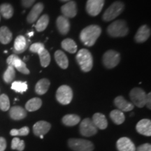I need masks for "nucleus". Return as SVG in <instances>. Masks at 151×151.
I'll return each instance as SVG.
<instances>
[{"label": "nucleus", "instance_id": "nucleus-1", "mask_svg": "<svg viewBox=\"0 0 151 151\" xmlns=\"http://www.w3.org/2000/svg\"><path fill=\"white\" fill-rule=\"evenodd\" d=\"M101 33V28L96 24L88 26L80 34V39L85 46H92Z\"/></svg>", "mask_w": 151, "mask_h": 151}, {"label": "nucleus", "instance_id": "nucleus-2", "mask_svg": "<svg viewBox=\"0 0 151 151\" xmlns=\"http://www.w3.org/2000/svg\"><path fill=\"white\" fill-rule=\"evenodd\" d=\"M76 60L83 71L89 72L91 71L93 67V58L89 50L81 49L76 56Z\"/></svg>", "mask_w": 151, "mask_h": 151}, {"label": "nucleus", "instance_id": "nucleus-3", "mask_svg": "<svg viewBox=\"0 0 151 151\" xmlns=\"http://www.w3.org/2000/svg\"><path fill=\"white\" fill-rule=\"evenodd\" d=\"M107 32L111 37H123L129 32L127 23L123 20L113 22L107 28Z\"/></svg>", "mask_w": 151, "mask_h": 151}, {"label": "nucleus", "instance_id": "nucleus-4", "mask_svg": "<svg viewBox=\"0 0 151 151\" xmlns=\"http://www.w3.org/2000/svg\"><path fill=\"white\" fill-rule=\"evenodd\" d=\"M124 5L121 1H115L106 10L102 18L105 21L109 22L114 20L124 10Z\"/></svg>", "mask_w": 151, "mask_h": 151}, {"label": "nucleus", "instance_id": "nucleus-5", "mask_svg": "<svg viewBox=\"0 0 151 151\" xmlns=\"http://www.w3.org/2000/svg\"><path fill=\"white\" fill-rule=\"evenodd\" d=\"M69 148L74 151H92L94 145L91 141L81 139H70L68 141Z\"/></svg>", "mask_w": 151, "mask_h": 151}, {"label": "nucleus", "instance_id": "nucleus-6", "mask_svg": "<svg viewBox=\"0 0 151 151\" xmlns=\"http://www.w3.org/2000/svg\"><path fill=\"white\" fill-rule=\"evenodd\" d=\"M56 99L62 105H67L71 103L73 99V91L68 86H60L56 92Z\"/></svg>", "mask_w": 151, "mask_h": 151}, {"label": "nucleus", "instance_id": "nucleus-7", "mask_svg": "<svg viewBox=\"0 0 151 151\" xmlns=\"http://www.w3.org/2000/svg\"><path fill=\"white\" fill-rule=\"evenodd\" d=\"M147 94L141 88H133L129 93L130 99L132 100V104L137 106L139 108H143L146 106Z\"/></svg>", "mask_w": 151, "mask_h": 151}, {"label": "nucleus", "instance_id": "nucleus-8", "mask_svg": "<svg viewBox=\"0 0 151 151\" xmlns=\"http://www.w3.org/2000/svg\"><path fill=\"white\" fill-rule=\"evenodd\" d=\"M102 61L104 65L108 69L116 67L120 61V55L116 50H109L104 54Z\"/></svg>", "mask_w": 151, "mask_h": 151}, {"label": "nucleus", "instance_id": "nucleus-9", "mask_svg": "<svg viewBox=\"0 0 151 151\" xmlns=\"http://www.w3.org/2000/svg\"><path fill=\"white\" fill-rule=\"evenodd\" d=\"M7 64L9 66H12L18 70L19 72L23 73V74H29V70L27 68L26 64L20 59L16 54L11 55L6 60Z\"/></svg>", "mask_w": 151, "mask_h": 151}, {"label": "nucleus", "instance_id": "nucleus-10", "mask_svg": "<svg viewBox=\"0 0 151 151\" xmlns=\"http://www.w3.org/2000/svg\"><path fill=\"white\" fill-rule=\"evenodd\" d=\"M97 128L94 126L92 120L90 118H85L80 124V133L84 137H89L96 134Z\"/></svg>", "mask_w": 151, "mask_h": 151}, {"label": "nucleus", "instance_id": "nucleus-11", "mask_svg": "<svg viewBox=\"0 0 151 151\" xmlns=\"http://www.w3.org/2000/svg\"><path fill=\"white\" fill-rule=\"evenodd\" d=\"M104 5V0H88L86 3V11L91 16L99 15Z\"/></svg>", "mask_w": 151, "mask_h": 151}, {"label": "nucleus", "instance_id": "nucleus-12", "mask_svg": "<svg viewBox=\"0 0 151 151\" xmlns=\"http://www.w3.org/2000/svg\"><path fill=\"white\" fill-rule=\"evenodd\" d=\"M61 11L63 16L67 18H71L76 16L77 6L73 1H69L61 7Z\"/></svg>", "mask_w": 151, "mask_h": 151}, {"label": "nucleus", "instance_id": "nucleus-13", "mask_svg": "<svg viewBox=\"0 0 151 151\" xmlns=\"http://www.w3.org/2000/svg\"><path fill=\"white\" fill-rule=\"evenodd\" d=\"M29 43L27 42L26 38L24 36L20 35L16 37L14 41V46L13 51L14 54H20L27 50Z\"/></svg>", "mask_w": 151, "mask_h": 151}, {"label": "nucleus", "instance_id": "nucleus-14", "mask_svg": "<svg viewBox=\"0 0 151 151\" xmlns=\"http://www.w3.org/2000/svg\"><path fill=\"white\" fill-rule=\"evenodd\" d=\"M118 151H135L136 146L129 138L122 137L119 139L116 143Z\"/></svg>", "mask_w": 151, "mask_h": 151}, {"label": "nucleus", "instance_id": "nucleus-15", "mask_svg": "<svg viewBox=\"0 0 151 151\" xmlns=\"http://www.w3.org/2000/svg\"><path fill=\"white\" fill-rule=\"evenodd\" d=\"M136 129L140 134L150 137L151 136V121L148 119H143L138 122Z\"/></svg>", "mask_w": 151, "mask_h": 151}, {"label": "nucleus", "instance_id": "nucleus-16", "mask_svg": "<svg viewBox=\"0 0 151 151\" xmlns=\"http://www.w3.org/2000/svg\"><path fill=\"white\" fill-rule=\"evenodd\" d=\"M51 125L49 122L44 121V120H41V121L37 122L33 126V132L36 136L44 135L50 131Z\"/></svg>", "mask_w": 151, "mask_h": 151}, {"label": "nucleus", "instance_id": "nucleus-17", "mask_svg": "<svg viewBox=\"0 0 151 151\" xmlns=\"http://www.w3.org/2000/svg\"><path fill=\"white\" fill-rule=\"evenodd\" d=\"M43 10V4L42 3H37L34 6L27 17V20L29 23H33L37 21Z\"/></svg>", "mask_w": 151, "mask_h": 151}, {"label": "nucleus", "instance_id": "nucleus-18", "mask_svg": "<svg viewBox=\"0 0 151 151\" xmlns=\"http://www.w3.org/2000/svg\"><path fill=\"white\" fill-rule=\"evenodd\" d=\"M114 104L116 106L117 108L118 109V110L121 111L122 112L123 111H124V112H128V111L133 110L134 106L132 103L127 101L122 96L117 97L114 100Z\"/></svg>", "mask_w": 151, "mask_h": 151}, {"label": "nucleus", "instance_id": "nucleus-19", "mask_svg": "<svg viewBox=\"0 0 151 151\" xmlns=\"http://www.w3.org/2000/svg\"><path fill=\"white\" fill-rule=\"evenodd\" d=\"M57 27L60 34L63 35H67L70 29V22L69 19L65 18L63 16H60L57 18L56 20Z\"/></svg>", "mask_w": 151, "mask_h": 151}, {"label": "nucleus", "instance_id": "nucleus-20", "mask_svg": "<svg viewBox=\"0 0 151 151\" xmlns=\"http://www.w3.org/2000/svg\"><path fill=\"white\" fill-rule=\"evenodd\" d=\"M150 36V29L147 25H142L136 33L134 39L137 43H143L148 39Z\"/></svg>", "mask_w": 151, "mask_h": 151}, {"label": "nucleus", "instance_id": "nucleus-21", "mask_svg": "<svg viewBox=\"0 0 151 151\" xmlns=\"http://www.w3.org/2000/svg\"><path fill=\"white\" fill-rule=\"evenodd\" d=\"M9 116L14 120H22L27 116V111L21 106H15L11 107L9 111Z\"/></svg>", "mask_w": 151, "mask_h": 151}, {"label": "nucleus", "instance_id": "nucleus-22", "mask_svg": "<svg viewBox=\"0 0 151 151\" xmlns=\"http://www.w3.org/2000/svg\"><path fill=\"white\" fill-rule=\"evenodd\" d=\"M92 122L97 128L100 129H105L108 126V121L104 114L97 113L92 116Z\"/></svg>", "mask_w": 151, "mask_h": 151}, {"label": "nucleus", "instance_id": "nucleus-23", "mask_svg": "<svg viewBox=\"0 0 151 151\" xmlns=\"http://www.w3.org/2000/svg\"><path fill=\"white\" fill-rule=\"evenodd\" d=\"M55 59L58 65H59L62 69H66L69 66V60L67 56L62 50H57L55 52Z\"/></svg>", "mask_w": 151, "mask_h": 151}, {"label": "nucleus", "instance_id": "nucleus-24", "mask_svg": "<svg viewBox=\"0 0 151 151\" xmlns=\"http://www.w3.org/2000/svg\"><path fill=\"white\" fill-rule=\"evenodd\" d=\"M50 81L46 78H42L37 82L35 86V92L39 95H43L48 92L50 87Z\"/></svg>", "mask_w": 151, "mask_h": 151}, {"label": "nucleus", "instance_id": "nucleus-25", "mask_svg": "<svg viewBox=\"0 0 151 151\" xmlns=\"http://www.w3.org/2000/svg\"><path fill=\"white\" fill-rule=\"evenodd\" d=\"M13 39L11 30L6 26L0 27V42L2 44H8Z\"/></svg>", "mask_w": 151, "mask_h": 151}, {"label": "nucleus", "instance_id": "nucleus-26", "mask_svg": "<svg viewBox=\"0 0 151 151\" xmlns=\"http://www.w3.org/2000/svg\"><path fill=\"white\" fill-rule=\"evenodd\" d=\"M42 106V101L40 98L35 97L32 99H29V101L26 103L25 104V109L26 110L30 112H33V111H36L39 110Z\"/></svg>", "mask_w": 151, "mask_h": 151}, {"label": "nucleus", "instance_id": "nucleus-27", "mask_svg": "<svg viewBox=\"0 0 151 151\" xmlns=\"http://www.w3.org/2000/svg\"><path fill=\"white\" fill-rule=\"evenodd\" d=\"M81 121V118L75 114H68L62 118V122L66 126L72 127L76 125Z\"/></svg>", "mask_w": 151, "mask_h": 151}, {"label": "nucleus", "instance_id": "nucleus-28", "mask_svg": "<svg viewBox=\"0 0 151 151\" xmlns=\"http://www.w3.org/2000/svg\"><path fill=\"white\" fill-rule=\"evenodd\" d=\"M61 46L64 50L70 53H76V52L77 51L76 43L71 39H66L62 41Z\"/></svg>", "mask_w": 151, "mask_h": 151}, {"label": "nucleus", "instance_id": "nucleus-29", "mask_svg": "<svg viewBox=\"0 0 151 151\" xmlns=\"http://www.w3.org/2000/svg\"><path fill=\"white\" fill-rule=\"evenodd\" d=\"M110 118L112 121L116 124H121L125 120V116L122 111L116 109L113 110L110 113Z\"/></svg>", "mask_w": 151, "mask_h": 151}, {"label": "nucleus", "instance_id": "nucleus-30", "mask_svg": "<svg viewBox=\"0 0 151 151\" xmlns=\"http://www.w3.org/2000/svg\"><path fill=\"white\" fill-rule=\"evenodd\" d=\"M0 14L6 19L11 18L14 15V8L10 4H2L0 5Z\"/></svg>", "mask_w": 151, "mask_h": 151}, {"label": "nucleus", "instance_id": "nucleus-31", "mask_svg": "<svg viewBox=\"0 0 151 151\" xmlns=\"http://www.w3.org/2000/svg\"><path fill=\"white\" fill-rule=\"evenodd\" d=\"M49 23V17L48 15L45 14L41 16L38 19L37 24L35 25V28L37 32H43L46 29Z\"/></svg>", "mask_w": 151, "mask_h": 151}, {"label": "nucleus", "instance_id": "nucleus-32", "mask_svg": "<svg viewBox=\"0 0 151 151\" xmlns=\"http://www.w3.org/2000/svg\"><path fill=\"white\" fill-rule=\"evenodd\" d=\"M38 54H39V58H40L41 65L43 67H48L50 62V60H51V58H50V55L49 53V52L46 48H44L42 50H41Z\"/></svg>", "mask_w": 151, "mask_h": 151}, {"label": "nucleus", "instance_id": "nucleus-33", "mask_svg": "<svg viewBox=\"0 0 151 151\" xmlns=\"http://www.w3.org/2000/svg\"><path fill=\"white\" fill-rule=\"evenodd\" d=\"M15 76H16V71H15L14 67H12V66L9 65L6 70L4 73L3 79L5 83H10L13 82V81L14 80Z\"/></svg>", "mask_w": 151, "mask_h": 151}, {"label": "nucleus", "instance_id": "nucleus-34", "mask_svg": "<svg viewBox=\"0 0 151 151\" xmlns=\"http://www.w3.org/2000/svg\"><path fill=\"white\" fill-rule=\"evenodd\" d=\"M27 83L22 82V81H14L11 85V89L16 92H20V93H23L27 91Z\"/></svg>", "mask_w": 151, "mask_h": 151}, {"label": "nucleus", "instance_id": "nucleus-35", "mask_svg": "<svg viewBox=\"0 0 151 151\" xmlns=\"http://www.w3.org/2000/svg\"><path fill=\"white\" fill-rule=\"evenodd\" d=\"M10 109V101L6 94L0 95V109L2 111H7Z\"/></svg>", "mask_w": 151, "mask_h": 151}, {"label": "nucleus", "instance_id": "nucleus-36", "mask_svg": "<svg viewBox=\"0 0 151 151\" xmlns=\"http://www.w3.org/2000/svg\"><path fill=\"white\" fill-rule=\"evenodd\" d=\"M25 144L23 140H20L19 138H14L11 141V148L13 150H17L18 151H22L24 149Z\"/></svg>", "mask_w": 151, "mask_h": 151}, {"label": "nucleus", "instance_id": "nucleus-37", "mask_svg": "<svg viewBox=\"0 0 151 151\" xmlns=\"http://www.w3.org/2000/svg\"><path fill=\"white\" fill-rule=\"evenodd\" d=\"M29 133V129L28 127H23L19 129H13L11 130L10 134L14 137H17V136H27Z\"/></svg>", "mask_w": 151, "mask_h": 151}, {"label": "nucleus", "instance_id": "nucleus-38", "mask_svg": "<svg viewBox=\"0 0 151 151\" xmlns=\"http://www.w3.org/2000/svg\"><path fill=\"white\" fill-rule=\"evenodd\" d=\"M44 45L41 43H33L32 45H31V46L29 47V50L33 53H39L41 50H42L43 49H44Z\"/></svg>", "mask_w": 151, "mask_h": 151}, {"label": "nucleus", "instance_id": "nucleus-39", "mask_svg": "<svg viewBox=\"0 0 151 151\" xmlns=\"http://www.w3.org/2000/svg\"><path fill=\"white\" fill-rule=\"evenodd\" d=\"M135 151H151V146L150 143H144L136 148Z\"/></svg>", "mask_w": 151, "mask_h": 151}, {"label": "nucleus", "instance_id": "nucleus-40", "mask_svg": "<svg viewBox=\"0 0 151 151\" xmlns=\"http://www.w3.org/2000/svg\"><path fill=\"white\" fill-rule=\"evenodd\" d=\"M35 1L36 0H21L22 5L25 8H29L31 6H32Z\"/></svg>", "mask_w": 151, "mask_h": 151}, {"label": "nucleus", "instance_id": "nucleus-41", "mask_svg": "<svg viewBox=\"0 0 151 151\" xmlns=\"http://www.w3.org/2000/svg\"><path fill=\"white\" fill-rule=\"evenodd\" d=\"M6 148V141L4 138L0 137V151H4Z\"/></svg>", "mask_w": 151, "mask_h": 151}, {"label": "nucleus", "instance_id": "nucleus-42", "mask_svg": "<svg viewBox=\"0 0 151 151\" xmlns=\"http://www.w3.org/2000/svg\"><path fill=\"white\" fill-rule=\"evenodd\" d=\"M150 100H151V93L150 92H149L146 96V105L147 106V107H148V109H151Z\"/></svg>", "mask_w": 151, "mask_h": 151}, {"label": "nucleus", "instance_id": "nucleus-43", "mask_svg": "<svg viewBox=\"0 0 151 151\" xmlns=\"http://www.w3.org/2000/svg\"><path fill=\"white\" fill-rule=\"evenodd\" d=\"M33 35H34V32H31L28 33V36H29V37H31L32 36H33Z\"/></svg>", "mask_w": 151, "mask_h": 151}, {"label": "nucleus", "instance_id": "nucleus-44", "mask_svg": "<svg viewBox=\"0 0 151 151\" xmlns=\"http://www.w3.org/2000/svg\"><path fill=\"white\" fill-rule=\"evenodd\" d=\"M60 1H71V0H60Z\"/></svg>", "mask_w": 151, "mask_h": 151}, {"label": "nucleus", "instance_id": "nucleus-45", "mask_svg": "<svg viewBox=\"0 0 151 151\" xmlns=\"http://www.w3.org/2000/svg\"><path fill=\"white\" fill-rule=\"evenodd\" d=\"M39 137H40L41 139H43V135H41V136H39Z\"/></svg>", "mask_w": 151, "mask_h": 151}, {"label": "nucleus", "instance_id": "nucleus-46", "mask_svg": "<svg viewBox=\"0 0 151 151\" xmlns=\"http://www.w3.org/2000/svg\"><path fill=\"white\" fill-rule=\"evenodd\" d=\"M0 20H1V16H0Z\"/></svg>", "mask_w": 151, "mask_h": 151}]
</instances>
